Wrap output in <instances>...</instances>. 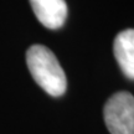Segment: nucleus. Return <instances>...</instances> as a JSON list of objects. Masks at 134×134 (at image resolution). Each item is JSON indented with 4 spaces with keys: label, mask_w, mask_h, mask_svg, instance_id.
<instances>
[{
    "label": "nucleus",
    "mask_w": 134,
    "mask_h": 134,
    "mask_svg": "<svg viewBox=\"0 0 134 134\" xmlns=\"http://www.w3.org/2000/svg\"><path fill=\"white\" fill-rule=\"evenodd\" d=\"M26 63L32 78L50 96L66 92L67 78L55 53L43 45H32L26 52Z\"/></svg>",
    "instance_id": "nucleus-1"
},
{
    "label": "nucleus",
    "mask_w": 134,
    "mask_h": 134,
    "mask_svg": "<svg viewBox=\"0 0 134 134\" xmlns=\"http://www.w3.org/2000/svg\"><path fill=\"white\" fill-rule=\"evenodd\" d=\"M103 119L110 134H134V96L127 91L110 96L103 108Z\"/></svg>",
    "instance_id": "nucleus-2"
},
{
    "label": "nucleus",
    "mask_w": 134,
    "mask_h": 134,
    "mask_svg": "<svg viewBox=\"0 0 134 134\" xmlns=\"http://www.w3.org/2000/svg\"><path fill=\"white\" fill-rule=\"evenodd\" d=\"M34 14L47 29L62 27L67 18V4L65 0H30Z\"/></svg>",
    "instance_id": "nucleus-3"
},
{
    "label": "nucleus",
    "mask_w": 134,
    "mask_h": 134,
    "mask_svg": "<svg viewBox=\"0 0 134 134\" xmlns=\"http://www.w3.org/2000/svg\"><path fill=\"white\" fill-rule=\"evenodd\" d=\"M113 53L124 76L134 80V29L123 30L115 36Z\"/></svg>",
    "instance_id": "nucleus-4"
}]
</instances>
